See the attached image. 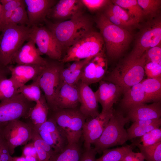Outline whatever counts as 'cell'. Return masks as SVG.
Returning a JSON list of instances; mask_svg holds the SVG:
<instances>
[{
	"instance_id": "cell-1",
	"label": "cell",
	"mask_w": 161,
	"mask_h": 161,
	"mask_svg": "<svg viewBox=\"0 0 161 161\" xmlns=\"http://www.w3.org/2000/svg\"><path fill=\"white\" fill-rule=\"evenodd\" d=\"M44 21L64 49H67L93 30L92 21L83 14L62 21L49 22L46 19Z\"/></svg>"
},
{
	"instance_id": "cell-2",
	"label": "cell",
	"mask_w": 161,
	"mask_h": 161,
	"mask_svg": "<svg viewBox=\"0 0 161 161\" xmlns=\"http://www.w3.org/2000/svg\"><path fill=\"white\" fill-rule=\"evenodd\" d=\"M146 64L144 54L139 58L129 55L119 63L103 80L115 83L122 89L123 93L143 80Z\"/></svg>"
},
{
	"instance_id": "cell-3",
	"label": "cell",
	"mask_w": 161,
	"mask_h": 161,
	"mask_svg": "<svg viewBox=\"0 0 161 161\" xmlns=\"http://www.w3.org/2000/svg\"><path fill=\"white\" fill-rule=\"evenodd\" d=\"M96 23L104 40L107 57L112 59L120 57L131 41V33L111 23L103 13L98 16Z\"/></svg>"
},
{
	"instance_id": "cell-4",
	"label": "cell",
	"mask_w": 161,
	"mask_h": 161,
	"mask_svg": "<svg viewBox=\"0 0 161 161\" xmlns=\"http://www.w3.org/2000/svg\"><path fill=\"white\" fill-rule=\"evenodd\" d=\"M130 121L127 116L114 109L112 115L100 137L93 144L97 153L111 147L122 145L128 140L125 125Z\"/></svg>"
},
{
	"instance_id": "cell-5",
	"label": "cell",
	"mask_w": 161,
	"mask_h": 161,
	"mask_svg": "<svg viewBox=\"0 0 161 161\" xmlns=\"http://www.w3.org/2000/svg\"><path fill=\"white\" fill-rule=\"evenodd\" d=\"M30 27L17 25L6 27L0 34V65L6 67L12 64L17 51L29 38Z\"/></svg>"
},
{
	"instance_id": "cell-6",
	"label": "cell",
	"mask_w": 161,
	"mask_h": 161,
	"mask_svg": "<svg viewBox=\"0 0 161 161\" xmlns=\"http://www.w3.org/2000/svg\"><path fill=\"white\" fill-rule=\"evenodd\" d=\"M50 117L53 119L65 134L68 144L78 143L87 118L79 108L58 109L52 112Z\"/></svg>"
},
{
	"instance_id": "cell-7",
	"label": "cell",
	"mask_w": 161,
	"mask_h": 161,
	"mask_svg": "<svg viewBox=\"0 0 161 161\" xmlns=\"http://www.w3.org/2000/svg\"><path fill=\"white\" fill-rule=\"evenodd\" d=\"M104 46L100 32L92 30L68 48L60 61L63 63L92 58L104 50Z\"/></svg>"
},
{
	"instance_id": "cell-8",
	"label": "cell",
	"mask_w": 161,
	"mask_h": 161,
	"mask_svg": "<svg viewBox=\"0 0 161 161\" xmlns=\"http://www.w3.org/2000/svg\"><path fill=\"white\" fill-rule=\"evenodd\" d=\"M56 61H48L38 77L40 87L44 93L49 111L51 112L56 110V97L62 84L60 75L64 67L61 63H59Z\"/></svg>"
},
{
	"instance_id": "cell-9",
	"label": "cell",
	"mask_w": 161,
	"mask_h": 161,
	"mask_svg": "<svg viewBox=\"0 0 161 161\" xmlns=\"http://www.w3.org/2000/svg\"><path fill=\"white\" fill-rule=\"evenodd\" d=\"M161 21L157 16L148 20L138 34L134 48L129 55L141 57L148 49L161 44Z\"/></svg>"
},
{
	"instance_id": "cell-10",
	"label": "cell",
	"mask_w": 161,
	"mask_h": 161,
	"mask_svg": "<svg viewBox=\"0 0 161 161\" xmlns=\"http://www.w3.org/2000/svg\"><path fill=\"white\" fill-rule=\"evenodd\" d=\"M32 134V127L20 120L0 124V134L6 142L11 155L16 148L25 145L31 140Z\"/></svg>"
},
{
	"instance_id": "cell-11",
	"label": "cell",
	"mask_w": 161,
	"mask_h": 161,
	"mask_svg": "<svg viewBox=\"0 0 161 161\" xmlns=\"http://www.w3.org/2000/svg\"><path fill=\"white\" fill-rule=\"evenodd\" d=\"M29 39L37 45L41 55H46L51 60L58 61L62 58L64 48L47 28L39 26L31 27Z\"/></svg>"
},
{
	"instance_id": "cell-12",
	"label": "cell",
	"mask_w": 161,
	"mask_h": 161,
	"mask_svg": "<svg viewBox=\"0 0 161 161\" xmlns=\"http://www.w3.org/2000/svg\"><path fill=\"white\" fill-rule=\"evenodd\" d=\"M29 101L20 93L9 99L0 102V124L27 118L35 104Z\"/></svg>"
},
{
	"instance_id": "cell-13",
	"label": "cell",
	"mask_w": 161,
	"mask_h": 161,
	"mask_svg": "<svg viewBox=\"0 0 161 161\" xmlns=\"http://www.w3.org/2000/svg\"><path fill=\"white\" fill-rule=\"evenodd\" d=\"M32 128L58 153L62 152L68 144L65 134L50 117L40 126Z\"/></svg>"
},
{
	"instance_id": "cell-14",
	"label": "cell",
	"mask_w": 161,
	"mask_h": 161,
	"mask_svg": "<svg viewBox=\"0 0 161 161\" xmlns=\"http://www.w3.org/2000/svg\"><path fill=\"white\" fill-rule=\"evenodd\" d=\"M113 110L112 108L101 112L94 117L86 119L82 131L85 148L91 147V145L100 136L112 115Z\"/></svg>"
},
{
	"instance_id": "cell-15",
	"label": "cell",
	"mask_w": 161,
	"mask_h": 161,
	"mask_svg": "<svg viewBox=\"0 0 161 161\" xmlns=\"http://www.w3.org/2000/svg\"><path fill=\"white\" fill-rule=\"evenodd\" d=\"M107 56L104 50L93 57L83 67L80 80L89 86L102 80L108 69Z\"/></svg>"
},
{
	"instance_id": "cell-16",
	"label": "cell",
	"mask_w": 161,
	"mask_h": 161,
	"mask_svg": "<svg viewBox=\"0 0 161 161\" xmlns=\"http://www.w3.org/2000/svg\"><path fill=\"white\" fill-rule=\"evenodd\" d=\"M83 6L81 0H61L51 8L47 17L57 22L68 20L83 14Z\"/></svg>"
},
{
	"instance_id": "cell-17",
	"label": "cell",
	"mask_w": 161,
	"mask_h": 161,
	"mask_svg": "<svg viewBox=\"0 0 161 161\" xmlns=\"http://www.w3.org/2000/svg\"><path fill=\"white\" fill-rule=\"evenodd\" d=\"M99 82L98 88L95 93L102 106L101 112H104L113 108L114 104L123 92L120 86L112 82L103 80Z\"/></svg>"
},
{
	"instance_id": "cell-18",
	"label": "cell",
	"mask_w": 161,
	"mask_h": 161,
	"mask_svg": "<svg viewBox=\"0 0 161 161\" xmlns=\"http://www.w3.org/2000/svg\"><path fill=\"white\" fill-rule=\"evenodd\" d=\"M29 26H39L44 21L51 8L57 2L54 0H24Z\"/></svg>"
},
{
	"instance_id": "cell-19",
	"label": "cell",
	"mask_w": 161,
	"mask_h": 161,
	"mask_svg": "<svg viewBox=\"0 0 161 161\" xmlns=\"http://www.w3.org/2000/svg\"><path fill=\"white\" fill-rule=\"evenodd\" d=\"M13 55L12 64L45 66L48 60L41 56L35 43L29 39Z\"/></svg>"
},
{
	"instance_id": "cell-20",
	"label": "cell",
	"mask_w": 161,
	"mask_h": 161,
	"mask_svg": "<svg viewBox=\"0 0 161 161\" xmlns=\"http://www.w3.org/2000/svg\"><path fill=\"white\" fill-rule=\"evenodd\" d=\"M79 91L80 112L87 118H93L99 113L98 102L95 92L89 86L80 80L77 84Z\"/></svg>"
},
{
	"instance_id": "cell-21",
	"label": "cell",
	"mask_w": 161,
	"mask_h": 161,
	"mask_svg": "<svg viewBox=\"0 0 161 161\" xmlns=\"http://www.w3.org/2000/svg\"><path fill=\"white\" fill-rule=\"evenodd\" d=\"M45 66L16 64L14 66L10 65L7 68L11 73L10 78L19 88L29 81L36 79L40 75Z\"/></svg>"
},
{
	"instance_id": "cell-22",
	"label": "cell",
	"mask_w": 161,
	"mask_h": 161,
	"mask_svg": "<svg viewBox=\"0 0 161 161\" xmlns=\"http://www.w3.org/2000/svg\"><path fill=\"white\" fill-rule=\"evenodd\" d=\"M79 103V91L77 85L62 83L56 97L55 110L77 108Z\"/></svg>"
},
{
	"instance_id": "cell-23",
	"label": "cell",
	"mask_w": 161,
	"mask_h": 161,
	"mask_svg": "<svg viewBox=\"0 0 161 161\" xmlns=\"http://www.w3.org/2000/svg\"><path fill=\"white\" fill-rule=\"evenodd\" d=\"M128 110L127 116L133 122L141 120L158 119L161 116L160 101L154 102L149 105L138 104Z\"/></svg>"
},
{
	"instance_id": "cell-24",
	"label": "cell",
	"mask_w": 161,
	"mask_h": 161,
	"mask_svg": "<svg viewBox=\"0 0 161 161\" xmlns=\"http://www.w3.org/2000/svg\"><path fill=\"white\" fill-rule=\"evenodd\" d=\"M49 108L44 95L32 108L26 121L32 128L38 126L47 120Z\"/></svg>"
},
{
	"instance_id": "cell-25",
	"label": "cell",
	"mask_w": 161,
	"mask_h": 161,
	"mask_svg": "<svg viewBox=\"0 0 161 161\" xmlns=\"http://www.w3.org/2000/svg\"><path fill=\"white\" fill-rule=\"evenodd\" d=\"M121 101V106L128 110L136 104L145 102L144 92L141 83L137 84L124 92Z\"/></svg>"
},
{
	"instance_id": "cell-26",
	"label": "cell",
	"mask_w": 161,
	"mask_h": 161,
	"mask_svg": "<svg viewBox=\"0 0 161 161\" xmlns=\"http://www.w3.org/2000/svg\"><path fill=\"white\" fill-rule=\"evenodd\" d=\"M31 140L34 144L39 161H54L58 153L44 141L33 129Z\"/></svg>"
},
{
	"instance_id": "cell-27",
	"label": "cell",
	"mask_w": 161,
	"mask_h": 161,
	"mask_svg": "<svg viewBox=\"0 0 161 161\" xmlns=\"http://www.w3.org/2000/svg\"><path fill=\"white\" fill-rule=\"evenodd\" d=\"M144 92L145 102H160L161 99V78H147L141 82Z\"/></svg>"
},
{
	"instance_id": "cell-28",
	"label": "cell",
	"mask_w": 161,
	"mask_h": 161,
	"mask_svg": "<svg viewBox=\"0 0 161 161\" xmlns=\"http://www.w3.org/2000/svg\"><path fill=\"white\" fill-rule=\"evenodd\" d=\"M135 147L131 143L120 147L106 149L102 152V155L96 159L95 161H121L127 154L132 151Z\"/></svg>"
},
{
	"instance_id": "cell-29",
	"label": "cell",
	"mask_w": 161,
	"mask_h": 161,
	"mask_svg": "<svg viewBox=\"0 0 161 161\" xmlns=\"http://www.w3.org/2000/svg\"><path fill=\"white\" fill-rule=\"evenodd\" d=\"M112 2L126 11L139 23L144 18L142 9L136 0H115Z\"/></svg>"
},
{
	"instance_id": "cell-30",
	"label": "cell",
	"mask_w": 161,
	"mask_h": 161,
	"mask_svg": "<svg viewBox=\"0 0 161 161\" xmlns=\"http://www.w3.org/2000/svg\"><path fill=\"white\" fill-rule=\"evenodd\" d=\"M29 26V21L25 3L17 7L0 30L7 27L17 26Z\"/></svg>"
},
{
	"instance_id": "cell-31",
	"label": "cell",
	"mask_w": 161,
	"mask_h": 161,
	"mask_svg": "<svg viewBox=\"0 0 161 161\" xmlns=\"http://www.w3.org/2000/svg\"><path fill=\"white\" fill-rule=\"evenodd\" d=\"M83 152L78 143L67 144L54 161H80Z\"/></svg>"
},
{
	"instance_id": "cell-32",
	"label": "cell",
	"mask_w": 161,
	"mask_h": 161,
	"mask_svg": "<svg viewBox=\"0 0 161 161\" xmlns=\"http://www.w3.org/2000/svg\"><path fill=\"white\" fill-rule=\"evenodd\" d=\"M38 77L33 80L31 84L24 85L18 90V93L22 94L26 99L35 103L39 100L42 95L39 83Z\"/></svg>"
},
{
	"instance_id": "cell-33",
	"label": "cell",
	"mask_w": 161,
	"mask_h": 161,
	"mask_svg": "<svg viewBox=\"0 0 161 161\" xmlns=\"http://www.w3.org/2000/svg\"><path fill=\"white\" fill-rule=\"evenodd\" d=\"M19 88L10 78L0 80V102L10 99L18 94Z\"/></svg>"
},
{
	"instance_id": "cell-34",
	"label": "cell",
	"mask_w": 161,
	"mask_h": 161,
	"mask_svg": "<svg viewBox=\"0 0 161 161\" xmlns=\"http://www.w3.org/2000/svg\"><path fill=\"white\" fill-rule=\"evenodd\" d=\"M107 7L130 29L139 26V23L135 19L120 6L110 3Z\"/></svg>"
},
{
	"instance_id": "cell-35",
	"label": "cell",
	"mask_w": 161,
	"mask_h": 161,
	"mask_svg": "<svg viewBox=\"0 0 161 161\" xmlns=\"http://www.w3.org/2000/svg\"><path fill=\"white\" fill-rule=\"evenodd\" d=\"M137 146L146 161H161V141L148 146L140 143Z\"/></svg>"
},
{
	"instance_id": "cell-36",
	"label": "cell",
	"mask_w": 161,
	"mask_h": 161,
	"mask_svg": "<svg viewBox=\"0 0 161 161\" xmlns=\"http://www.w3.org/2000/svg\"><path fill=\"white\" fill-rule=\"evenodd\" d=\"M137 1L143 10L144 18L146 17L150 20L158 16L161 7V0H137Z\"/></svg>"
},
{
	"instance_id": "cell-37",
	"label": "cell",
	"mask_w": 161,
	"mask_h": 161,
	"mask_svg": "<svg viewBox=\"0 0 161 161\" xmlns=\"http://www.w3.org/2000/svg\"><path fill=\"white\" fill-rule=\"evenodd\" d=\"M24 3V0H11L1 5L0 13V31L17 7Z\"/></svg>"
},
{
	"instance_id": "cell-38",
	"label": "cell",
	"mask_w": 161,
	"mask_h": 161,
	"mask_svg": "<svg viewBox=\"0 0 161 161\" xmlns=\"http://www.w3.org/2000/svg\"><path fill=\"white\" fill-rule=\"evenodd\" d=\"M140 137L132 142L135 147L141 142L144 146L156 144L161 141V129L158 128L154 129Z\"/></svg>"
},
{
	"instance_id": "cell-39",
	"label": "cell",
	"mask_w": 161,
	"mask_h": 161,
	"mask_svg": "<svg viewBox=\"0 0 161 161\" xmlns=\"http://www.w3.org/2000/svg\"><path fill=\"white\" fill-rule=\"evenodd\" d=\"M161 123L147 126H137L131 125L126 130L129 140L141 137L148 132L159 128Z\"/></svg>"
},
{
	"instance_id": "cell-40",
	"label": "cell",
	"mask_w": 161,
	"mask_h": 161,
	"mask_svg": "<svg viewBox=\"0 0 161 161\" xmlns=\"http://www.w3.org/2000/svg\"><path fill=\"white\" fill-rule=\"evenodd\" d=\"M144 54L146 64L152 62L161 65V44L148 49Z\"/></svg>"
},
{
	"instance_id": "cell-41",
	"label": "cell",
	"mask_w": 161,
	"mask_h": 161,
	"mask_svg": "<svg viewBox=\"0 0 161 161\" xmlns=\"http://www.w3.org/2000/svg\"><path fill=\"white\" fill-rule=\"evenodd\" d=\"M144 70L147 78H161V65L149 62L145 64Z\"/></svg>"
},
{
	"instance_id": "cell-42",
	"label": "cell",
	"mask_w": 161,
	"mask_h": 161,
	"mask_svg": "<svg viewBox=\"0 0 161 161\" xmlns=\"http://www.w3.org/2000/svg\"><path fill=\"white\" fill-rule=\"evenodd\" d=\"M83 6L92 11H95L106 7L110 1L106 0H81Z\"/></svg>"
},
{
	"instance_id": "cell-43",
	"label": "cell",
	"mask_w": 161,
	"mask_h": 161,
	"mask_svg": "<svg viewBox=\"0 0 161 161\" xmlns=\"http://www.w3.org/2000/svg\"><path fill=\"white\" fill-rule=\"evenodd\" d=\"M12 157L6 142L0 134V159L1 161H11Z\"/></svg>"
},
{
	"instance_id": "cell-44",
	"label": "cell",
	"mask_w": 161,
	"mask_h": 161,
	"mask_svg": "<svg viewBox=\"0 0 161 161\" xmlns=\"http://www.w3.org/2000/svg\"><path fill=\"white\" fill-rule=\"evenodd\" d=\"M97 153L95 148L91 147L88 148H85L80 161H95V157Z\"/></svg>"
},
{
	"instance_id": "cell-45",
	"label": "cell",
	"mask_w": 161,
	"mask_h": 161,
	"mask_svg": "<svg viewBox=\"0 0 161 161\" xmlns=\"http://www.w3.org/2000/svg\"><path fill=\"white\" fill-rule=\"evenodd\" d=\"M27 156H31L38 158L34 144L31 140L25 145L22 149L21 156L24 157Z\"/></svg>"
},
{
	"instance_id": "cell-46",
	"label": "cell",
	"mask_w": 161,
	"mask_h": 161,
	"mask_svg": "<svg viewBox=\"0 0 161 161\" xmlns=\"http://www.w3.org/2000/svg\"><path fill=\"white\" fill-rule=\"evenodd\" d=\"M161 123V118L139 120L133 122L132 125L137 126H147Z\"/></svg>"
},
{
	"instance_id": "cell-47",
	"label": "cell",
	"mask_w": 161,
	"mask_h": 161,
	"mask_svg": "<svg viewBox=\"0 0 161 161\" xmlns=\"http://www.w3.org/2000/svg\"><path fill=\"white\" fill-rule=\"evenodd\" d=\"M10 72L7 67L2 66L0 65V80L7 78L6 76L8 73Z\"/></svg>"
},
{
	"instance_id": "cell-48",
	"label": "cell",
	"mask_w": 161,
	"mask_h": 161,
	"mask_svg": "<svg viewBox=\"0 0 161 161\" xmlns=\"http://www.w3.org/2000/svg\"><path fill=\"white\" fill-rule=\"evenodd\" d=\"M24 157L27 161H39L38 158L34 156H27Z\"/></svg>"
},
{
	"instance_id": "cell-49",
	"label": "cell",
	"mask_w": 161,
	"mask_h": 161,
	"mask_svg": "<svg viewBox=\"0 0 161 161\" xmlns=\"http://www.w3.org/2000/svg\"><path fill=\"white\" fill-rule=\"evenodd\" d=\"M11 161H27L24 157H12Z\"/></svg>"
},
{
	"instance_id": "cell-50",
	"label": "cell",
	"mask_w": 161,
	"mask_h": 161,
	"mask_svg": "<svg viewBox=\"0 0 161 161\" xmlns=\"http://www.w3.org/2000/svg\"><path fill=\"white\" fill-rule=\"evenodd\" d=\"M10 0H0V3L1 5H3L9 2Z\"/></svg>"
},
{
	"instance_id": "cell-51",
	"label": "cell",
	"mask_w": 161,
	"mask_h": 161,
	"mask_svg": "<svg viewBox=\"0 0 161 161\" xmlns=\"http://www.w3.org/2000/svg\"><path fill=\"white\" fill-rule=\"evenodd\" d=\"M1 5L0 3V13L1 11Z\"/></svg>"
},
{
	"instance_id": "cell-52",
	"label": "cell",
	"mask_w": 161,
	"mask_h": 161,
	"mask_svg": "<svg viewBox=\"0 0 161 161\" xmlns=\"http://www.w3.org/2000/svg\"><path fill=\"white\" fill-rule=\"evenodd\" d=\"M140 161H144V160H140Z\"/></svg>"
},
{
	"instance_id": "cell-53",
	"label": "cell",
	"mask_w": 161,
	"mask_h": 161,
	"mask_svg": "<svg viewBox=\"0 0 161 161\" xmlns=\"http://www.w3.org/2000/svg\"><path fill=\"white\" fill-rule=\"evenodd\" d=\"M121 161H124V160H121Z\"/></svg>"
}]
</instances>
